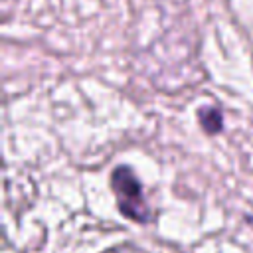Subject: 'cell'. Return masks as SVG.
I'll list each match as a JSON object with an SVG mask.
<instances>
[{"label":"cell","mask_w":253,"mask_h":253,"mask_svg":"<svg viewBox=\"0 0 253 253\" xmlns=\"http://www.w3.org/2000/svg\"><path fill=\"white\" fill-rule=\"evenodd\" d=\"M198 117H200V123L204 126V130L210 132V134L219 132L221 126H223V117H221V113L217 109H211V107L210 109H200Z\"/></svg>","instance_id":"cell-2"},{"label":"cell","mask_w":253,"mask_h":253,"mask_svg":"<svg viewBox=\"0 0 253 253\" xmlns=\"http://www.w3.org/2000/svg\"><path fill=\"white\" fill-rule=\"evenodd\" d=\"M111 186L117 194V204H119V210L123 211V215L130 217L138 223L150 219L148 206L142 198V186L134 178L130 168H126V166L115 168L111 174Z\"/></svg>","instance_id":"cell-1"}]
</instances>
